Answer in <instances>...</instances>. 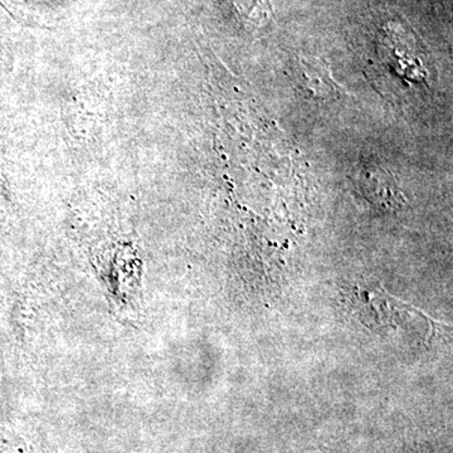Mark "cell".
Segmentation results:
<instances>
[{
  "instance_id": "cell-1",
  "label": "cell",
  "mask_w": 453,
  "mask_h": 453,
  "mask_svg": "<svg viewBox=\"0 0 453 453\" xmlns=\"http://www.w3.org/2000/svg\"><path fill=\"white\" fill-rule=\"evenodd\" d=\"M345 300L357 319L371 329H404L427 334L432 321L412 306L399 303L374 281H357L348 286Z\"/></svg>"
},
{
  "instance_id": "cell-2",
  "label": "cell",
  "mask_w": 453,
  "mask_h": 453,
  "mask_svg": "<svg viewBox=\"0 0 453 453\" xmlns=\"http://www.w3.org/2000/svg\"><path fill=\"white\" fill-rule=\"evenodd\" d=\"M295 79L315 97L327 98L339 92L329 67L316 58H301L294 68Z\"/></svg>"
},
{
  "instance_id": "cell-4",
  "label": "cell",
  "mask_w": 453,
  "mask_h": 453,
  "mask_svg": "<svg viewBox=\"0 0 453 453\" xmlns=\"http://www.w3.org/2000/svg\"><path fill=\"white\" fill-rule=\"evenodd\" d=\"M0 58H4V47L0 44Z\"/></svg>"
},
{
  "instance_id": "cell-3",
  "label": "cell",
  "mask_w": 453,
  "mask_h": 453,
  "mask_svg": "<svg viewBox=\"0 0 453 453\" xmlns=\"http://www.w3.org/2000/svg\"><path fill=\"white\" fill-rule=\"evenodd\" d=\"M362 187L366 190V196L371 198L372 193L375 192L372 199H378L380 203L388 205H395L396 199L399 201V192H396L395 181L390 179L389 173L384 172L380 166H365L362 174Z\"/></svg>"
}]
</instances>
